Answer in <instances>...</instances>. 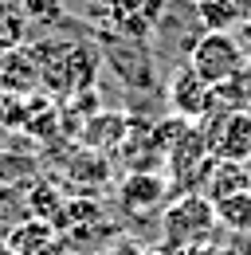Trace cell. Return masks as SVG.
Returning <instances> with one entry per match:
<instances>
[{
	"mask_svg": "<svg viewBox=\"0 0 251 255\" xmlns=\"http://www.w3.org/2000/svg\"><path fill=\"white\" fill-rule=\"evenodd\" d=\"M204 32H236L244 24V0H196Z\"/></svg>",
	"mask_w": 251,
	"mask_h": 255,
	"instance_id": "ba28073f",
	"label": "cell"
},
{
	"mask_svg": "<svg viewBox=\"0 0 251 255\" xmlns=\"http://www.w3.org/2000/svg\"><path fill=\"white\" fill-rule=\"evenodd\" d=\"M43 87V63L28 47H4L0 51V95L8 98H28Z\"/></svg>",
	"mask_w": 251,
	"mask_h": 255,
	"instance_id": "5b68a950",
	"label": "cell"
},
{
	"mask_svg": "<svg viewBox=\"0 0 251 255\" xmlns=\"http://www.w3.org/2000/svg\"><path fill=\"white\" fill-rule=\"evenodd\" d=\"M204 141L208 153L216 161H251V110H232V106H216L204 118Z\"/></svg>",
	"mask_w": 251,
	"mask_h": 255,
	"instance_id": "3957f363",
	"label": "cell"
},
{
	"mask_svg": "<svg viewBox=\"0 0 251 255\" xmlns=\"http://www.w3.org/2000/svg\"><path fill=\"white\" fill-rule=\"evenodd\" d=\"M28 216V196H20L16 189H0V240H8Z\"/></svg>",
	"mask_w": 251,
	"mask_h": 255,
	"instance_id": "8fae6325",
	"label": "cell"
},
{
	"mask_svg": "<svg viewBox=\"0 0 251 255\" xmlns=\"http://www.w3.org/2000/svg\"><path fill=\"white\" fill-rule=\"evenodd\" d=\"M181 255H228V252L216 248V244H196V248H188V252H181Z\"/></svg>",
	"mask_w": 251,
	"mask_h": 255,
	"instance_id": "4fadbf2b",
	"label": "cell"
},
{
	"mask_svg": "<svg viewBox=\"0 0 251 255\" xmlns=\"http://www.w3.org/2000/svg\"><path fill=\"white\" fill-rule=\"evenodd\" d=\"M216 98H220V106H232V110H251V59L224 87H216Z\"/></svg>",
	"mask_w": 251,
	"mask_h": 255,
	"instance_id": "30bf717a",
	"label": "cell"
},
{
	"mask_svg": "<svg viewBox=\"0 0 251 255\" xmlns=\"http://www.w3.org/2000/svg\"><path fill=\"white\" fill-rule=\"evenodd\" d=\"M244 20H251V0H244Z\"/></svg>",
	"mask_w": 251,
	"mask_h": 255,
	"instance_id": "9a60e30c",
	"label": "cell"
},
{
	"mask_svg": "<svg viewBox=\"0 0 251 255\" xmlns=\"http://www.w3.org/2000/svg\"><path fill=\"white\" fill-rule=\"evenodd\" d=\"M169 106H173V114H177L181 122H204L220 106V98H216V87H208V83L185 63L173 75V83H169Z\"/></svg>",
	"mask_w": 251,
	"mask_h": 255,
	"instance_id": "277c9868",
	"label": "cell"
},
{
	"mask_svg": "<svg viewBox=\"0 0 251 255\" xmlns=\"http://www.w3.org/2000/svg\"><path fill=\"white\" fill-rule=\"evenodd\" d=\"M216 220L228 228V232H240V236H251V189L232 192L216 200Z\"/></svg>",
	"mask_w": 251,
	"mask_h": 255,
	"instance_id": "9c48e42d",
	"label": "cell"
},
{
	"mask_svg": "<svg viewBox=\"0 0 251 255\" xmlns=\"http://www.w3.org/2000/svg\"><path fill=\"white\" fill-rule=\"evenodd\" d=\"M8 244H12V252L16 255H71V240L63 236V228L47 220H28L20 224L12 236H8Z\"/></svg>",
	"mask_w": 251,
	"mask_h": 255,
	"instance_id": "52a82bcc",
	"label": "cell"
},
{
	"mask_svg": "<svg viewBox=\"0 0 251 255\" xmlns=\"http://www.w3.org/2000/svg\"><path fill=\"white\" fill-rule=\"evenodd\" d=\"M216 204L204 192H181L173 204H165V220H161V252L181 255L196 244H208V236L216 232Z\"/></svg>",
	"mask_w": 251,
	"mask_h": 255,
	"instance_id": "6da1fadb",
	"label": "cell"
},
{
	"mask_svg": "<svg viewBox=\"0 0 251 255\" xmlns=\"http://www.w3.org/2000/svg\"><path fill=\"white\" fill-rule=\"evenodd\" d=\"M102 255H145V252H141L133 240H118V244H110V248H106Z\"/></svg>",
	"mask_w": 251,
	"mask_h": 255,
	"instance_id": "7c38bea8",
	"label": "cell"
},
{
	"mask_svg": "<svg viewBox=\"0 0 251 255\" xmlns=\"http://www.w3.org/2000/svg\"><path fill=\"white\" fill-rule=\"evenodd\" d=\"M165 181L149 173V169H133L129 177L122 181V189H118V204H122L126 216H153L157 208H165Z\"/></svg>",
	"mask_w": 251,
	"mask_h": 255,
	"instance_id": "8992f818",
	"label": "cell"
},
{
	"mask_svg": "<svg viewBox=\"0 0 251 255\" xmlns=\"http://www.w3.org/2000/svg\"><path fill=\"white\" fill-rule=\"evenodd\" d=\"M0 255H16V252H12V244H8V240H0Z\"/></svg>",
	"mask_w": 251,
	"mask_h": 255,
	"instance_id": "5bb4252c",
	"label": "cell"
},
{
	"mask_svg": "<svg viewBox=\"0 0 251 255\" xmlns=\"http://www.w3.org/2000/svg\"><path fill=\"white\" fill-rule=\"evenodd\" d=\"M244 63H248V51L236 32H200L188 47V67L208 87H224Z\"/></svg>",
	"mask_w": 251,
	"mask_h": 255,
	"instance_id": "7a4b0ae2",
	"label": "cell"
}]
</instances>
